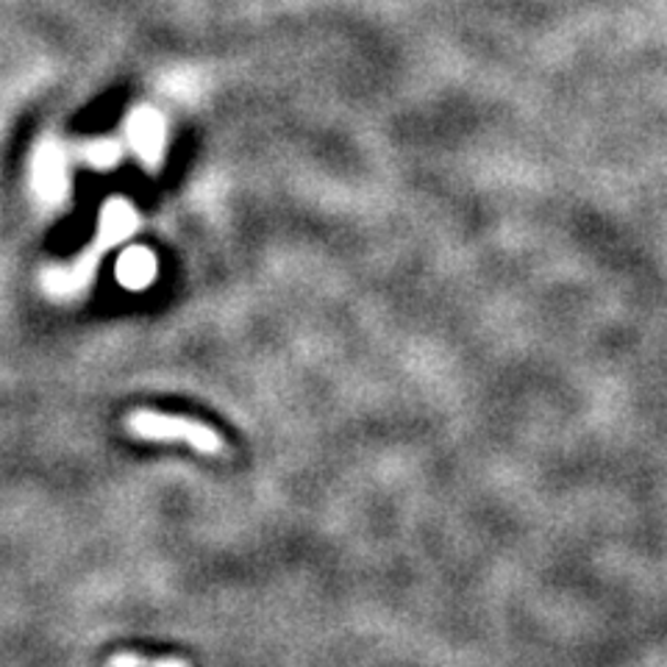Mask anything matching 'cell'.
<instances>
[{
	"mask_svg": "<svg viewBox=\"0 0 667 667\" xmlns=\"http://www.w3.org/2000/svg\"><path fill=\"white\" fill-rule=\"evenodd\" d=\"M136 223H140V218H136L134 207H131L125 198H109L107 207H103L101 212L98 236L92 240V245L78 256V262L70 267V270H47L42 284H45L54 296H78V292H81L95 278V270H98L101 256L107 254L112 245L123 243L125 236L134 234Z\"/></svg>",
	"mask_w": 667,
	"mask_h": 667,
	"instance_id": "6da1fadb",
	"label": "cell"
},
{
	"mask_svg": "<svg viewBox=\"0 0 667 667\" xmlns=\"http://www.w3.org/2000/svg\"><path fill=\"white\" fill-rule=\"evenodd\" d=\"M125 432L136 440L148 443H187L203 456H223L229 451L225 440L214 432L212 425L178 414L154 412V409H134L123 420Z\"/></svg>",
	"mask_w": 667,
	"mask_h": 667,
	"instance_id": "7a4b0ae2",
	"label": "cell"
},
{
	"mask_svg": "<svg viewBox=\"0 0 667 667\" xmlns=\"http://www.w3.org/2000/svg\"><path fill=\"white\" fill-rule=\"evenodd\" d=\"M34 187L42 201H47L51 207H59L67 192H70V181H67V156L56 142H45V145H40V151H36Z\"/></svg>",
	"mask_w": 667,
	"mask_h": 667,
	"instance_id": "3957f363",
	"label": "cell"
},
{
	"mask_svg": "<svg viewBox=\"0 0 667 667\" xmlns=\"http://www.w3.org/2000/svg\"><path fill=\"white\" fill-rule=\"evenodd\" d=\"M131 148L142 159V165L156 170L165 156V123L154 109H136L129 120Z\"/></svg>",
	"mask_w": 667,
	"mask_h": 667,
	"instance_id": "277c9868",
	"label": "cell"
},
{
	"mask_svg": "<svg viewBox=\"0 0 667 667\" xmlns=\"http://www.w3.org/2000/svg\"><path fill=\"white\" fill-rule=\"evenodd\" d=\"M159 262L148 248H129L118 262V278L129 290H142L156 278Z\"/></svg>",
	"mask_w": 667,
	"mask_h": 667,
	"instance_id": "5b68a950",
	"label": "cell"
},
{
	"mask_svg": "<svg viewBox=\"0 0 667 667\" xmlns=\"http://www.w3.org/2000/svg\"><path fill=\"white\" fill-rule=\"evenodd\" d=\"M107 667H192L181 656H142L131 651H118L107 659Z\"/></svg>",
	"mask_w": 667,
	"mask_h": 667,
	"instance_id": "8992f818",
	"label": "cell"
},
{
	"mask_svg": "<svg viewBox=\"0 0 667 667\" xmlns=\"http://www.w3.org/2000/svg\"><path fill=\"white\" fill-rule=\"evenodd\" d=\"M84 159L92 162L95 167H112L120 162V148L114 142H95V145L84 148Z\"/></svg>",
	"mask_w": 667,
	"mask_h": 667,
	"instance_id": "52a82bcc",
	"label": "cell"
}]
</instances>
